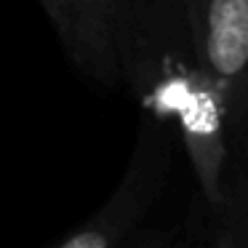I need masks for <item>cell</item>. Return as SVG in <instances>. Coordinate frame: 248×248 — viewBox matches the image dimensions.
Instances as JSON below:
<instances>
[{
    "label": "cell",
    "mask_w": 248,
    "mask_h": 248,
    "mask_svg": "<svg viewBox=\"0 0 248 248\" xmlns=\"http://www.w3.org/2000/svg\"><path fill=\"white\" fill-rule=\"evenodd\" d=\"M200 235H203V232H184V230H173L168 248H200Z\"/></svg>",
    "instance_id": "8"
},
{
    "label": "cell",
    "mask_w": 248,
    "mask_h": 248,
    "mask_svg": "<svg viewBox=\"0 0 248 248\" xmlns=\"http://www.w3.org/2000/svg\"><path fill=\"white\" fill-rule=\"evenodd\" d=\"M232 157H235L243 168H248V112H246V118H243L240 128H237L235 139H232Z\"/></svg>",
    "instance_id": "7"
},
{
    "label": "cell",
    "mask_w": 248,
    "mask_h": 248,
    "mask_svg": "<svg viewBox=\"0 0 248 248\" xmlns=\"http://www.w3.org/2000/svg\"><path fill=\"white\" fill-rule=\"evenodd\" d=\"M46 16L64 54L102 91L123 86V14L120 0H48Z\"/></svg>",
    "instance_id": "4"
},
{
    "label": "cell",
    "mask_w": 248,
    "mask_h": 248,
    "mask_svg": "<svg viewBox=\"0 0 248 248\" xmlns=\"http://www.w3.org/2000/svg\"><path fill=\"white\" fill-rule=\"evenodd\" d=\"M192 70L211 86L230 141L248 112V0H189Z\"/></svg>",
    "instance_id": "2"
},
{
    "label": "cell",
    "mask_w": 248,
    "mask_h": 248,
    "mask_svg": "<svg viewBox=\"0 0 248 248\" xmlns=\"http://www.w3.org/2000/svg\"><path fill=\"white\" fill-rule=\"evenodd\" d=\"M171 235H173V230L171 232H166V230H139L123 248H168Z\"/></svg>",
    "instance_id": "6"
},
{
    "label": "cell",
    "mask_w": 248,
    "mask_h": 248,
    "mask_svg": "<svg viewBox=\"0 0 248 248\" xmlns=\"http://www.w3.org/2000/svg\"><path fill=\"white\" fill-rule=\"evenodd\" d=\"M38 3H40V6H43V11H46V8H48V0H38Z\"/></svg>",
    "instance_id": "9"
},
{
    "label": "cell",
    "mask_w": 248,
    "mask_h": 248,
    "mask_svg": "<svg viewBox=\"0 0 248 248\" xmlns=\"http://www.w3.org/2000/svg\"><path fill=\"white\" fill-rule=\"evenodd\" d=\"M200 248H248V168L235 157L224 203L216 211H205Z\"/></svg>",
    "instance_id": "5"
},
{
    "label": "cell",
    "mask_w": 248,
    "mask_h": 248,
    "mask_svg": "<svg viewBox=\"0 0 248 248\" xmlns=\"http://www.w3.org/2000/svg\"><path fill=\"white\" fill-rule=\"evenodd\" d=\"M123 86L141 104L171 75L192 64L189 0H120Z\"/></svg>",
    "instance_id": "3"
},
{
    "label": "cell",
    "mask_w": 248,
    "mask_h": 248,
    "mask_svg": "<svg viewBox=\"0 0 248 248\" xmlns=\"http://www.w3.org/2000/svg\"><path fill=\"white\" fill-rule=\"evenodd\" d=\"M179 134L171 118L144 109L136 128L131 160L107 200L72 230L56 248H123L160 198L173 166Z\"/></svg>",
    "instance_id": "1"
}]
</instances>
